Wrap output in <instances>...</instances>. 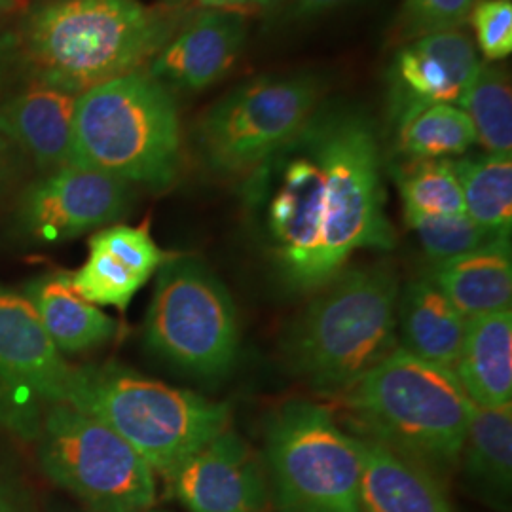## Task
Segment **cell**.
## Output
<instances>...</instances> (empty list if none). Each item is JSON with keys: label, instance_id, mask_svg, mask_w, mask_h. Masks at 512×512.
<instances>
[{"label": "cell", "instance_id": "obj_1", "mask_svg": "<svg viewBox=\"0 0 512 512\" xmlns=\"http://www.w3.org/2000/svg\"><path fill=\"white\" fill-rule=\"evenodd\" d=\"M188 12L139 0L42 2L23 27V52L38 84L80 95L141 71Z\"/></svg>", "mask_w": 512, "mask_h": 512}, {"label": "cell", "instance_id": "obj_2", "mask_svg": "<svg viewBox=\"0 0 512 512\" xmlns=\"http://www.w3.org/2000/svg\"><path fill=\"white\" fill-rule=\"evenodd\" d=\"M357 437L378 440L427 469L458 465L475 404L450 368L393 349L338 395Z\"/></svg>", "mask_w": 512, "mask_h": 512}, {"label": "cell", "instance_id": "obj_3", "mask_svg": "<svg viewBox=\"0 0 512 512\" xmlns=\"http://www.w3.org/2000/svg\"><path fill=\"white\" fill-rule=\"evenodd\" d=\"M399 294L397 274L385 264L340 272L287 332V365L321 393H344L399 348Z\"/></svg>", "mask_w": 512, "mask_h": 512}, {"label": "cell", "instance_id": "obj_4", "mask_svg": "<svg viewBox=\"0 0 512 512\" xmlns=\"http://www.w3.org/2000/svg\"><path fill=\"white\" fill-rule=\"evenodd\" d=\"M73 165L167 190L183 165V129L173 93L141 71L80 93Z\"/></svg>", "mask_w": 512, "mask_h": 512}, {"label": "cell", "instance_id": "obj_5", "mask_svg": "<svg viewBox=\"0 0 512 512\" xmlns=\"http://www.w3.org/2000/svg\"><path fill=\"white\" fill-rule=\"evenodd\" d=\"M65 404L105 423L169 480L230 427V406L116 363L73 368Z\"/></svg>", "mask_w": 512, "mask_h": 512}, {"label": "cell", "instance_id": "obj_6", "mask_svg": "<svg viewBox=\"0 0 512 512\" xmlns=\"http://www.w3.org/2000/svg\"><path fill=\"white\" fill-rule=\"evenodd\" d=\"M306 128L327 177L323 268L329 283L344 272L353 253L393 249L395 228L385 213L380 143L365 114L349 105L321 103Z\"/></svg>", "mask_w": 512, "mask_h": 512}, {"label": "cell", "instance_id": "obj_7", "mask_svg": "<svg viewBox=\"0 0 512 512\" xmlns=\"http://www.w3.org/2000/svg\"><path fill=\"white\" fill-rule=\"evenodd\" d=\"M264 465L275 512H363L361 444L323 404L289 401L270 414Z\"/></svg>", "mask_w": 512, "mask_h": 512}, {"label": "cell", "instance_id": "obj_8", "mask_svg": "<svg viewBox=\"0 0 512 512\" xmlns=\"http://www.w3.org/2000/svg\"><path fill=\"white\" fill-rule=\"evenodd\" d=\"M323 103V80L310 73L260 76L203 112L194 143L219 177L251 179L287 147Z\"/></svg>", "mask_w": 512, "mask_h": 512}, {"label": "cell", "instance_id": "obj_9", "mask_svg": "<svg viewBox=\"0 0 512 512\" xmlns=\"http://www.w3.org/2000/svg\"><path fill=\"white\" fill-rule=\"evenodd\" d=\"M145 319L148 349L190 376L219 380L238 361L236 304L211 268L173 255L156 272Z\"/></svg>", "mask_w": 512, "mask_h": 512}, {"label": "cell", "instance_id": "obj_10", "mask_svg": "<svg viewBox=\"0 0 512 512\" xmlns=\"http://www.w3.org/2000/svg\"><path fill=\"white\" fill-rule=\"evenodd\" d=\"M44 475L92 512H148L156 478L141 454L110 427L71 404H54L40 425Z\"/></svg>", "mask_w": 512, "mask_h": 512}, {"label": "cell", "instance_id": "obj_11", "mask_svg": "<svg viewBox=\"0 0 512 512\" xmlns=\"http://www.w3.org/2000/svg\"><path fill=\"white\" fill-rule=\"evenodd\" d=\"M71 374L29 298L0 287V418L37 439L46 412L65 403Z\"/></svg>", "mask_w": 512, "mask_h": 512}, {"label": "cell", "instance_id": "obj_12", "mask_svg": "<svg viewBox=\"0 0 512 512\" xmlns=\"http://www.w3.org/2000/svg\"><path fill=\"white\" fill-rule=\"evenodd\" d=\"M131 202L126 181L65 165L27 186L19 200V226L40 243H61L122 219Z\"/></svg>", "mask_w": 512, "mask_h": 512}, {"label": "cell", "instance_id": "obj_13", "mask_svg": "<svg viewBox=\"0 0 512 512\" xmlns=\"http://www.w3.org/2000/svg\"><path fill=\"white\" fill-rule=\"evenodd\" d=\"M480 65L475 42L461 29L403 44L387 71V112L393 128L433 105L459 103Z\"/></svg>", "mask_w": 512, "mask_h": 512}, {"label": "cell", "instance_id": "obj_14", "mask_svg": "<svg viewBox=\"0 0 512 512\" xmlns=\"http://www.w3.org/2000/svg\"><path fill=\"white\" fill-rule=\"evenodd\" d=\"M188 512H274L266 465L226 427L169 478Z\"/></svg>", "mask_w": 512, "mask_h": 512}, {"label": "cell", "instance_id": "obj_15", "mask_svg": "<svg viewBox=\"0 0 512 512\" xmlns=\"http://www.w3.org/2000/svg\"><path fill=\"white\" fill-rule=\"evenodd\" d=\"M245 38L247 21L238 10L194 12L154 55L147 74L169 92H202L234 67Z\"/></svg>", "mask_w": 512, "mask_h": 512}, {"label": "cell", "instance_id": "obj_16", "mask_svg": "<svg viewBox=\"0 0 512 512\" xmlns=\"http://www.w3.org/2000/svg\"><path fill=\"white\" fill-rule=\"evenodd\" d=\"M171 256L150 236L148 224H114L93 234L88 258L71 272V283L76 293L97 308L126 310Z\"/></svg>", "mask_w": 512, "mask_h": 512}, {"label": "cell", "instance_id": "obj_17", "mask_svg": "<svg viewBox=\"0 0 512 512\" xmlns=\"http://www.w3.org/2000/svg\"><path fill=\"white\" fill-rule=\"evenodd\" d=\"M76 93L38 84L0 105V137L44 171L73 165Z\"/></svg>", "mask_w": 512, "mask_h": 512}, {"label": "cell", "instance_id": "obj_18", "mask_svg": "<svg viewBox=\"0 0 512 512\" xmlns=\"http://www.w3.org/2000/svg\"><path fill=\"white\" fill-rule=\"evenodd\" d=\"M361 444L363 512H456L440 476L382 442Z\"/></svg>", "mask_w": 512, "mask_h": 512}, {"label": "cell", "instance_id": "obj_19", "mask_svg": "<svg viewBox=\"0 0 512 512\" xmlns=\"http://www.w3.org/2000/svg\"><path fill=\"white\" fill-rule=\"evenodd\" d=\"M427 277L465 319L509 310L512 302L511 238H497L463 255L433 262Z\"/></svg>", "mask_w": 512, "mask_h": 512}, {"label": "cell", "instance_id": "obj_20", "mask_svg": "<svg viewBox=\"0 0 512 512\" xmlns=\"http://www.w3.org/2000/svg\"><path fill=\"white\" fill-rule=\"evenodd\" d=\"M454 372L476 408L512 404V308L467 319Z\"/></svg>", "mask_w": 512, "mask_h": 512}, {"label": "cell", "instance_id": "obj_21", "mask_svg": "<svg viewBox=\"0 0 512 512\" xmlns=\"http://www.w3.org/2000/svg\"><path fill=\"white\" fill-rule=\"evenodd\" d=\"M467 319L427 277H418L399 294V348L421 361L454 370L463 344Z\"/></svg>", "mask_w": 512, "mask_h": 512}, {"label": "cell", "instance_id": "obj_22", "mask_svg": "<svg viewBox=\"0 0 512 512\" xmlns=\"http://www.w3.org/2000/svg\"><path fill=\"white\" fill-rule=\"evenodd\" d=\"M38 319L61 355L99 348L116 334V321L74 291L71 272L44 274L25 287Z\"/></svg>", "mask_w": 512, "mask_h": 512}, {"label": "cell", "instance_id": "obj_23", "mask_svg": "<svg viewBox=\"0 0 512 512\" xmlns=\"http://www.w3.org/2000/svg\"><path fill=\"white\" fill-rule=\"evenodd\" d=\"M463 475L497 511L509 512L512 494V404L476 408L461 448Z\"/></svg>", "mask_w": 512, "mask_h": 512}, {"label": "cell", "instance_id": "obj_24", "mask_svg": "<svg viewBox=\"0 0 512 512\" xmlns=\"http://www.w3.org/2000/svg\"><path fill=\"white\" fill-rule=\"evenodd\" d=\"M458 175L465 215L497 238H511V154H478L452 160Z\"/></svg>", "mask_w": 512, "mask_h": 512}, {"label": "cell", "instance_id": "obj_25", "mask_svg": "<svg viewBox=\"0 0 512 512\" xmlns=\"http://www.w3.org/2000/svg\"><path fill=\"white\" fill-rule=\"evenodd\" d=\"M476 143V133L465 110L433 105L406 120L397 129V148L408 160H450Z\"/></svg>", "mask_w": 512, "mask_h": 512}, {"label": "cell", "instance_id": "obj_26", "mask_svg": "<svg viewBox=\"0 0 512 512\" xmlns=\"http://www.w3.org/2000/svg\"><path fill=\"white\" fill-rule=\"evenodd\" d=\"M459 105L475 128L476 143L490 154H511L512 92L509 74L501 67L482 63Z\"/></svg>", "mask_w": 512, "mask_h": 512}, {"label": "cell", "instance_id": "obj_27", "mask_svg": "<svg viewBox=\"0 0 512 512\" xmlns=\"http://www.w3.org/2000/svg\"><path fill=\"white\" fill-rule=\"evenodd\" d=\"M404 217L465 215L463 192L452 160H410L395 169Z\"/></svg>", "mask_w": 512, "mask_h": 512}, {"label": "cell", "instance_id": "obj_28", "mask_svg": "<svg viewBox=\"0 0 512 512\" xmlns=\"http://www.w3.org/2000/svg\"><path fill=\"white\" fill-rule=\"evenodd\" d=\"M410 230L416 232L425 255L433 262H442L452 256L469 253L486 245L497 236L478 226L467 215H450V217H423L408 215L404 217Z\"/></svg>", "mask_w": 512, "mask_h": 512}, {"label": "cell", "instance_id": "obj_29", "mask_svg": "<svg viewBox=\"0 0 512 512\" xmlns=\"http://www.w3.org/2000/svg\"><path fill=\"white\" fill-rule=\"evenodd\" d=\"M476 0H404L393 37L399 44L416 38L458 31L475 8Z\"/></svg>", "mask_w": 512, "mask_h": 512}, {"label": "cell", "instance_id": "obj_30", "mask_svg": "<svg viewBox=\"0 0 512 512\" xmlns=\"http://www.w3.org/2000/svg\"><path fill=\"white\" fill-rule=\"evenodd\" d=\"M476 40L490 61L505 59L512 52L511 0H478L471 12Z\"/></svg>", "mask_w": 512, "mask_h": 512}, {"label": "cell", "instance_id": "obj_31", "mask_svg": "<svg viewBox=\"0 0 512 512\" xmlns=\"http://www.w3.org/2000/svg\"><path fill=\"white\" fill-rule=\"evenodd\" d=\"M353 2H359V0H289L287 16L291 19H308Z\"/></svg>", "mask_w": 512, "mask_h": 512}, {"label": "cell", "instance_id": "obj_32", "mask_svg": "<svg viewBox=\"0 0 512 512\" xmlns=\"http://www.w3.org/2000/svg\"><path fill=\"white\" fill-rule=\"evenodd\" d=\"M167 8L177 10H196V8H207V10H238L253 4V0H162Z\"/></svg>", "mask_w": 512, "mask_h": 512}, {"label": "cell", "instance_id": "obj_33", "mask_svg": "<svg viewBox=\"0 0 512 512\" xmlns=\"http://www.w3.org/2000/svg\"><path fill=\"white\" fill-rule=\"evenodd\" d=\"M8 154H10V143L8 141H4L2 137H0V177L4 175V171H6V165H8Z\"/></svg>", "mask_w": 512, "mask_h": 512}, {"label": "cell", "instance_id": "obj_34", "mask_svg": "<svg viewBox=\"0 0 512 512\" xmlns=\"http://www.w3.org/2000/svg\"><path fill=\"white\" fill-rule=\"evenodd\" d=\"M14 46V37L12 35H8V33H4L2 29H0V61L4 59V55L8 54V50Z\"/></svg>", "mask_w": 512, "mask_h": 512}, {"label": "cell", "instance_id": "obj_35", "mask_svg": "<svg viewBox=\"0 0 512 512\" xmlns=\"http://www.w3.org/2000/svg\"><path fill=\"white\" fill-rule=\"evenodd\" d=\"M283 0H253V4H256V6H260V8H275L277 4H281Z\"/></svg>", "mask_w": 512, "mask_h": 512}, {"label": "cell", "instance_id": "obj_36", "mask_svg": "<svg viewBox=\"0 0 512 512\" xmlns=\"http://www.w3.org/2000/svg\"><path fill=\"white\" fill-rule=\"evenodd\" d=\"M0 512H12L10 511V507H8V503H6V499H4L2 488H0Z\"/></svg>", "mask_w": 512, "mask_h": 512}, {"label": "cell", "instance_id": "obj_37", "mask_svg": "<svg viewBox=\"0 0 512 512\" xmlns=\"http://www.w3.org/2000/svg\"><path fill=\"white\" fill-rule=\"evenodd\" d=\"M16 0H0V8H8L10 4H14Z\"/></svg>", "mask_w": 512, "mask_h": 512}, {"label": "cell", "instance_id": "obj_38", "mask_svg": "<svg viewBox=\"0 0 512 512\" xmlns=\"http://www.w3.org/2000/svg\"><path fill=\"white\" fill-rule=\"evenodd\" d=\"M42 2H52V0H42Z\"/></svg>", "mask_w": 512, "mask_h": 512}, {"label": "cell", "instance_id": "obj_39", "mask_svg": "<svg viewBox=\"0 0 512 512\" xmlns=\"http://www.w3.org/2000/svg\"><path fill=\"white\" fill-rule=\"evenodd\" d=\"M148 512H160V511H152V509H150V511H148Z\"/></svg>", "mask_w": 512, "mask_h": 512}]
</instances>
